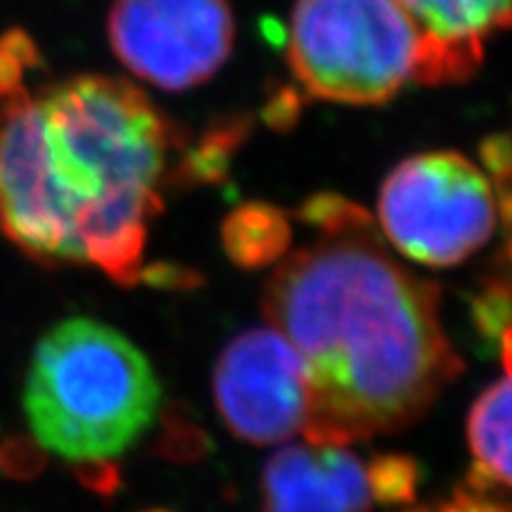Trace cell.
Returning a JSON list of instances; mask_svg holds the SVG:
<instances>
[{"label":"cell","mask_w":512,"mask_h":512,"mask_svg":"<svg viewBox=\"0 0 512 512\" xmlns=\"http://www.w3.org/2000/svg\"><path fill=\"white\" fill-rule=\"evenodd\" d=\"M427 41L422 83L463 81L477 72L484 43L512 29V0H399Z\"/></svg>","instance_id":"cell-9"},{"label":"cell","mask_w":512,"mask_h":512,"mask_svg":"<svg viewBox=\"0 0 512 512\" xmlns=\"http://www.w3.org/2000/svg\"><path fill=\"white\" fill-rule=\"evenodd\" d=\"M214 401L235 437L252 444L292 439L309 420L302 358L273 325L245 330L216 363Z\"/></svg>","instance_id":"cell-7"},{"label":"cell","mask_w":512,"mask_h":512,"mask_svg":"<svg viewBox=\"0 0 512 512\" xmlns=\"http://www.w3.org/2000/svg\"><path fill=\"white\" fill-rule=\"evenodd\" d=\"M247 136V119L233 117L216 124L202 143L183 157L178 166L181 176L188 181H216L228 169V157L238 150L242 138Z\"/></svg>","instance_id":"cell-11"},{"label":"cell","mask_w":512,"mask_h":512,"mask_svg":"<svg viewBox=\"0 0 512 512\" xmlns=\"http://www.w3.org/2000/svg\"><path fill=\"white\" fill-rule=\"evenodd\" d=\"M470 489H512V373L489 384L467 418Z\"/></svg>","instance_id":"cell-10"},{"label":"cell","mask_w":512,"mask_h":512,"mask_svg":"<svg viewBox=\"0 0 512 512\" xmlns=\"http://www.w3.org/2000/svg\"><path fill=\"white\" fill-rule=\"evenodd\" d=\"M107 31L128 72L185 91L223 67L235 24L228 0H114Z\"/></svg>","instance_id":"cell-6"},{"label":"cell","mask_w":512,"mask_h":512,"mask_svg":"<svg viewBox=\"0 0 512 512\" xmlns=\"http://www.w3.org/2000/svg\"><path fill=\"white\" fill-rule=\"evenodd\" d=\"M287 60L309 95L380 105L422 83L427 41L399 0H297Z\"/></svg>","instance_id":"cell-4"},{"label":"cell","mask_w":512,"mask_h":512,"mask_svg":"<svg viewBox=\"0 0 512 512\" xmlns=\"http://www.w3.org/2000/svg\"><path fill=\"white\" fill-rule=\"evenodd\" d=\"M162 387L147 356L119 330L67 318L36 344L24 415L38 444L74 465L117 460L155 420Z\"/></svg>","instance_id":"cell-3"},{"label":"cell","mask_w":512,"mask_h":512,"mask_svg":"<svg viewBox=\"0 0 512 512\" xmlns=\"http://www.w3.org/2000/svg\"><path fill=\"white\" fill-rule=\"evenodd\" d=\"M304 112V95L297 88L285 86L268 98L264 107V121L273 131H290Z\"/></svg>","instance_id":"cell-12"},{"label":"cell","mask_w":512,"mask_h":512,"mask_svg":"<svg viewBox=\"0 0 512 512\" xmlns=\"http://www.w3.org/2000/svg\"><path fill=\"white\" fill-rule=\"evenodd\" d=\"M411 512H512V503L498 501V498L486 496V491H458L456 496L446 498V501L422 505Z\"/></svg>","instance_id":"cell-13"},{"label":"cell","mask_w":512,"mask_h":512,"mask_svg":"<svg viewBox=\"0 0 512 512\" xmlns=\"http://www.w3.org/2000/svg\"><path fill=\"white\" fill-rule=\"evenodd\" d=\"M41 67L27 31L0 36V233L43 264L133 285L171 128L124 79L38 81Z\"/></svg>","instance_id":"cell-1"},{"label":"cell","mask_w":512,"mask_h":512,"mask_svg":"<svg viewBox=\"0 0 512 512\" xmlns=\"http://www.w3.org/2000/svg\"><path fill=\"white\" fill-rule=\"evenodd\" d=\"M302 216L320 238L275 268L264 311L304 363V437L351 446L406 430L463 368L437 287L401 266L366 211L342 197H313Z\"/></svg>","instance_id":"cell-2"},{"label":"cell","mask_w":512,"mask_h":512,"mask_svg":"<svg viewBox=\"0 0 512 512\" xmlns=\"http://www.w3.org/2000/svg\"><path fill=\"white\" fill-rule=\"evenodd\" d=\"M482 162L491 176H512V140L508 136H491L482 143Z\"/></svg>","instance_id":"cell-14"},{"label":"cell","mask_w":512,"mask_h":512,"mask_svg":"<svg viewBox=\"0 0 512 512\" xmlns=\"http://www.w3.org/2000/svg\"><path fill=\"white\" fill-rule=\"evenodd\" d=\"M418 465L401 456L366 460L344 444H290L264 467V512H373L415 494Z\"/></svg>","instance_id":"cell-8"},{"label":"cell","mask_w":512,"mask_h":512,"mask_svg":"<svg viewBox=\"0 0 512 512\" xmlns=\"http://www.w3.org/2000/svg\"><path fill=\"white\" fill-rule=\"evenodd\" d=\"M501 197L458 152L401 162L382 183L377 219L396 252L422 266L463 264L494 238Z\"/></svg>","instance_id":"cell-5"}]
</instances>
